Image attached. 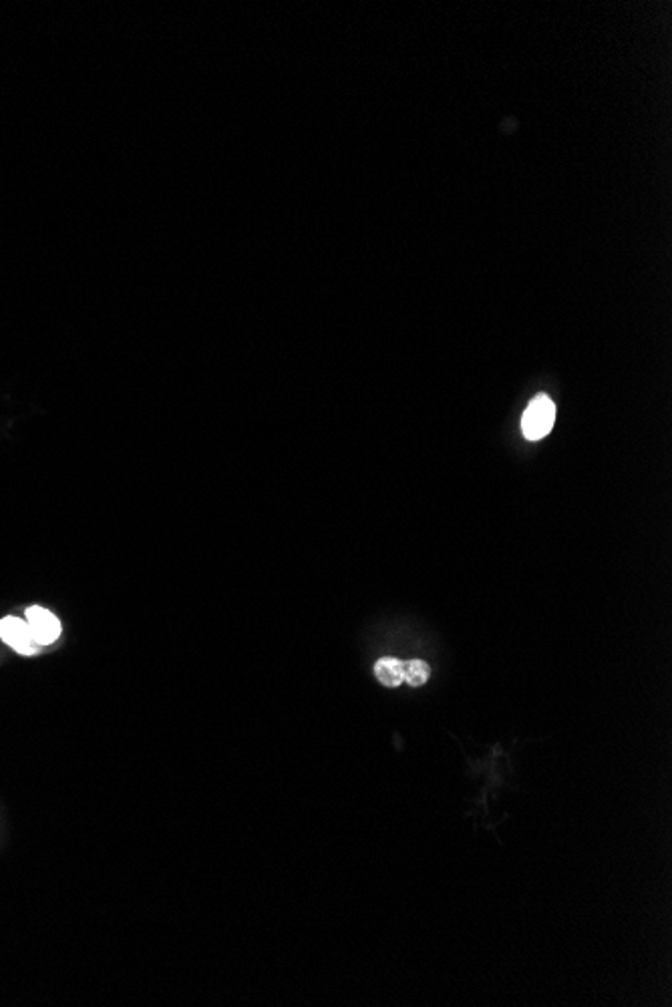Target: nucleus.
Returning a JSON list of instances; mask_svg holds the SVG:
<instances>
[{
  "mask_svg": "<svg viewBox=\"0 0 672 1007\" xmlns=\"http://www.w3.org/2000/svg\"><path fill=\"white\" fill-rule=\"evenodd\" d=\"M555 423V404L548 394H538L522 416L523 436L528 441L544 439Z\"/></svg>",
  "mask_w": 672,
  "mask_h": 1007,
  "instance_id": "nucleus-1",
  "label": "nucleus"
},
{
  "mask_svg": "<svg viewBox=\"0 0 672 1007\" xmlns=\"http://www.w3.org/2000/svg\"><path fill=\"white\" fill-rule=\"evenodd\" d=\"M0 640L22 656H32L39 652V646L32 637L31 627L27 624V620H21V617L9 615V617L0 620Z\"/></svg>",
  "mask_w": 672,
  "mask_h": 1007,
  "instance_id": "nucleus-2",
  "label": "nucleus"
},
{
  "mask_svg": "<svg viewBox=\"0 0 672 1007\" xmlns=\"http://www.w3.org/2000/svg\"><path fill=\"white\" fill-rule=\"evenodd\" d=\"M27 624L31 627L37 646H51L61 636V622L49 610L32 605L27 610Z\"/></svg>",
  "mask_w": 672,
  "mask_h": 1007,
  "instance_id": "nucleus-3",
  "label": "nucleus"
},
{
  "mask_svg": "<svg viewBox=\"0 0 672 1007\" xmlns=\"http://www.w3.org/2000/svg\"><path fill=\"white\" fill-rule=\"evenodd\" d=\"M374 678L387 688H399L403 684V662L397 657H381L374 664Z\"/></svg>",
  "mask_w": 672,
  "mask_h": 1007,
  "instance_id": "nucleus-4",
  "label": "nucleus"
},
{
  "mask_svg": "<svg viewBox=\"0 0 672 1007\" xmlns=\"http://www.w3.org/2000/svg\"><path fill=\"white\" fill-rule=\"evenodd\" d=\"M429 674H431V669H429L428 662H423V659L403 662V682L413 688L428 684Z\"/></svg>",
  "mask_w": 672,
  "mask_h": 1007,
  "instance_id": "nucleus-5",
  "label": "nucleus"
}]
</instances>
